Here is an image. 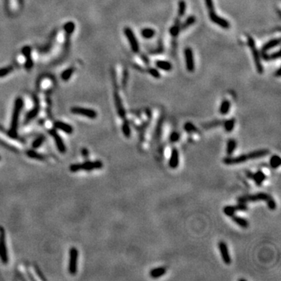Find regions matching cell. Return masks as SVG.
I'll return each instance as SVG.
<instances>
[{
	"label": "cell",
	"instance_id": "obj_1",
	"mask_svg": "<svg viewBox=\"0 0 281 281\" xmlns=\"http://www.w3.org/2000/svg\"><path fill=\"white\" fill-rule=\"evenodd\" d=\"M270 151L268 149H259L257 151H252V152L247 153V154L241 155L238 157H227L224 158L222 162L226 165H237V164H241L243 162H246L248 160L255 159H260L266 156L269 155Z\"/></svg>",
	"mask_w": 281,
	"mask_h": 281
},
{
	"label": "cell",
	"instance_id": "obj_2",
	"mask_svg": "<svg viewBox=\"0 0 281 281\" xmlns=\"http://www.w3.org/2000/svg\"><path fill=\"white\" fill-rule=\"evenodd\" d=\"M22 106H23V101H22V99H20V98H18V99H17V100H16L15 105H14V109L12 116V120H11L10 124V129H9V133H10L13 136H16V135H17L19 117H20Z\"/></svg>",
	"mask_w": 281,
	"mask_h": 281
},
{
	"label": "cell",
	"instance_id": "obj_3",
	"mask_svg": "<svg viewBox=\"0 0 281 281\" xmlns=\"http://www.w3.org/2000/svg\"><path fill=\"white\" fill-rule=\"evenodd\" d=\"M102 166H103V164L101 161L98 160L94 161V162L88 161V162L82 164H74V165L70 166V170L71 172H77L80 171V170L90 171V170L101 169Z\"/></svg>",
	"mask_w": 281,
	"mask_h": 281
},
{
	"label": "cell",
	"instance_id": "obj_4",
	"mask_svg": "<svg viewBox=\"0 0 281 281\" xmlns=\"http://www.w3.org/2000/svg\"><path fill=\"white\" fill-rule=\"evenodd\" d=\"M273 199V197L271 195H269V194L263 193V192H260V193L255 194V195H244V196H241L239 198H238V201L239 202H259V201H264L266 202V203L269 202L270 200Z\"/></svg>",
	"mask_w": 281,
	"mask_h": 281
},
{
	"label": "cell",
	"instance_id": "obj_5",
	"mask_svg": "<svg viewBox=\"0 0 281 281\" xmlns=\"http://www.w3.org/2000/svg\"><path fill=\"white\" fill-rule=\"evenodd\" d=\"M248 46L252 49V56H253V59L254 61H255L257 71H258V74H263L264 70H263V66L261 63V58H260L259 53H258V49L256 48L255 41H254V39L251 36H248Z\"/></svg>",
	"mask_w": 281,
	"mask_h": 281
},
{
	"label": "cell",
	"instance_id": "obj_6",
	"mask_svg": "<svg viewBox=\"0 0 281 281\" xmlns=\"http://www.w3.org/2000/svg\"><path fill=\"white\" fill-rule=\"evenodd\" d=\"M0 259L4 264H6L9 260L6 244V233L3 227H0Z\"/></svg>",
	"mask_w": 281,
	"mask_h": 281
},
{
	"label": "cell",
	"instance_id": "obj_7",
	"mask_svg": "<svg viewBox=\"0 0 281 281\" xmlns=\"http://www.w3.org/2000/svg\"><path fill=\"white\" fill-rule=\"evenodd\" d=\"M77 262H78V251L76 248H71L70 251V260H69L68 270L70 274L74 275L77 271Z\"/></svg>",
	"mask_w": 281,
	"mask_h": 281
},
{
	"label": "cell",
	"instance_id": "obj_8",
	"mask_svg": "<svg viewBox=\"0 0 281 281\" xmlns=\"http://www.w3.org/2000/svg\"><path fill=\"white\" fill-rule=\"evenodd\" d=\"M124 34L127 36V40H128L129 43H130L132 51L135 53H139V44H138V40H137L133 31L130 28H124Z\"/></svg>",
	"mask_w": 281,
	"mask_h": 281
},
{
	"label": "cell",
	"instance_id": "obj_9",
	"mask_svg": "<svg viewBox=\"0 0 281 281\" xmlns=\"http://www.w3.org/2000/svg\"><path fill=\"white\" fill-rule=\"evenodd\" d=\"M184 56H185L186 68L188 72L192 73L195 71V59L192 49L191 48H186L184 50Z\"/></svg>",
	"mask_w": 281,
	"mask_h": 281
},
{
	"label": "cell",
	"instance_id": "obj_10",
	"mask_svg": "<svg viewBox=\"0 0 281 281\" xmlns=\"http://www.w3.org/2000/svg\"><path fill=\"white\" fill-rule=\"evenodd\" d=\"M209 16L211 21L213 22L214 23H216V25L219 26L220 28H223V29H228V28H230V23H229L226 19L218 16L217 14L215 13V11L214 12L209 13Z\"/></svg>",
	"mask_w": 281,
	"mask_h": 281
},
{
	"label": "cell",
	"instance_id": "obj_11",
	"mask_svg": "<svg viewBox=\"0 0 281 281\" xmlns=\"http://www.w3.org/2000/svg\"><path fill=\"white\" fill-rule=\"evenodd\" d=\"M71 112L74 114L81 115V116H86V117L91 118V119H95L97 117V113L96 111L90 109L80 108V107H74L71 109Z\"/></svg>",
	"mask_w": 281,
	"mask_h": 281
},
{
	"label": "cell",
	"instance_id": "obj_12",
	"mask_svg": "<svg viewBox=\"0 0 281 281\" xmlns=\"http://www.w3.org/2000/svg\"><path fill=\"white\" fill-rule=\"evenodd\" d=\"M219 249L220 251L221 256L223 263L227 265H230L231 263V258L229 254L228 248H227V244L223 241H220L219 243Z\"/></svg>",
	"mask_w": 281,
	"mask_h": 281
},
{
	"label": "cell",
	"instance_id": "obj_13",
	"mask_svg": "<svg viewBox=\"0 0 281 281\" xmlns=\"http://www.w3.org/2000/svg\"><path fill=\"white\" fill-rule=\"evenodd\" d=\"M114 100L118 115L120 116V117L124 119V118H126V111L124 110V106H123L122 101H121L120 97L119 94L117 92L114 93Z\"/></svg>",
	"mask_w": 281,
	"mask_h": 281
},
{
	"label": "cell",
	"instance_id": "obj_14",
	"mask_svg": "<svg viewBox=\"0 0 281 281\" xmlns=\"http://www.w3.org/2000/svg\"><path fill=\"white\" fill-rule=\"evenodd\" d=\"M50 135L53 136V139H54L55 142H56V147H57L58 150L60 151L61 153H64L66 151V146L64 143V140H62L61 137L58 135L57 132L54 130H52L49 131Z\"/></svg>",
	"mask_w": 281,
	"mask_h": 281
},
{
	"label": "cell",
	"instance_id": "obj_15",
	"mask_svg": "<svg viewBox=\"0 0 281 281\" xmlns=\"http://www.w3.org/2000/svg\"><path fill=\"white\" fill-rule=\"evenodd\" d=\"M169 166L172 169L177 168V166H179V152H178V150L176 148H173L172 149Z\"/></svg>",
	"mask_w": 281,
	"mask_h": 281
},
{
	"label": "cell",
	"instance_id": "obj_16",
	"mask_svg": "<svg viewBox=\"0 0 281 281\" xmlns=\"http://www.w3.org/2000/svg\"><path fill=\"white\" fill-rule=\"evenodd\" d=\"M280 44V38H275L272 39V40L269 41L268 42H266L263 47H262L261 52L262 53H266L267 51H269L271 49L274 48V47L278 46Z\"/></svg>",
	"mask_w": 281,
	"mask_h": 281
},
{
	"label": "cell",
	"instance_id": "obj_17",
	"mask_svg": "<svg viewBox=\"0 0 281 281\" xmlns=\"http://www.w3.org/2000/svg\"><path fill=\"white\" fill-rule=\"evenodd\" d=\"M166 268L164 267V266H161V267H157L151 269L149 272V275L151 278H159V277H162L166 273Z\"/></svg>",
	"mask_w": 281,
	"mask_h": 281
},
{
	"label": "cell",
	"instance_id": "obj_18",
	"mask_svg": "<svg viewBox=\"0 0 281 281\" xmlns=\"http://www.w3.org/2000/svg\"><path fill=\"white\" fill-rule=\"evenodd\" d=\"M252 179H253V181H255V183L257 184V185L260 186L262 185L263 181L266 179V176L263 171L258 170V171H257L256 173H252Z\"/></svg>",
	"mask_w": 281,
	"mask_h": 281
},
{
	"label": "cell",
	"instance_id": "obj_19",
	"mask_svg": "<svg viewBox=\"0 0 281 281\" xmlns=\"http://www.w3.org/2000/svg\"><path fill=\"white\" fill-rule=\"evenodd\" d=\"M230 217H231L232 220H233L235 223H237L238 226H240L241 227H242V228L245 229V228H248V226H249L248 221L247 219H244V218L241 217V216H234V215H233V216H230Z\"/></svg>",
	"mask_w": 281,
	"mask_h": 281
},
{
	"label": "cell",
	"instance_id": "obj_20",
	"mask_svg": "<svg viewBox=\"0 0 281 281\" xmlns=\"http://www.w3.org/2000/svg\"><path fill=\"white\" fill-rule=\"evenodd\" d=\"M55 127L67 134H72L73 132V127L70 125L66 124V123L61 122V121H57L55 123Z\"/></svg>",
	"mask_w": 281,
	"mask_h": 281
},
{
	"label": "cell",
	"instance_id": "obj_21",
	"mask_svg": "<svg viewBox=\"0 0 281 281\" xmlns=\"http://www.w3.org/2000/svg\"><path fill=\"white\" fill-rule=\"evenodd\" d=\"M156 66L157 68L164 71H170L173 68V66L170 62L164 60H157L156 62Z\"/></svg>",
	"mask_w": 281,
	"mask_h": 281
},
{
	"label": "cell",
	"instance_id": "obj_22",
	"mask_svg": "<svg viewBox=\"0 0 281 281\" xmlns=\"http://www.w3.org/2000/svg\"><path fill=\"white\" fill-rule=\"evenodd\" d=\"M122 131H123V134H124V135L126 137V138H130V135H131V130H130V124H129V121L127 120L126 118H124V122H123Z\"/></svg>",
	"mask_w": 281,
	"mask_h": 281
},
{
	"label": "cell",
	"instance_id": "obj_23",
	"mask_svg": "<svg viewBox=\"0 0 281 281\" xmlns=\"http://www.w3.org/2000/svg\"><path fill=\"white\" fill-rule=\"evenodd\" d=\"M140 34H141L142 37L145 39H151L153 37L155 36L156 34V31L155 30L151 29V28H144V29L141 30L140 31Z\"/></svg>",
	"mask_w": 281,
	"mask_h": 281
},
{
	"label": "cell",
	"instance_id": "obj_24",
	"mask_svg": "<svg viewBox=\"0 0 281 281\" xmlns=\"http://www.w3.org/2000/svg\"><path fill=\"white\" fill-rule=\"evenodd\" d=\"M230 109V102L228 100H223L221 103L220 108H219V113L222 115H227L229 113Z\"/></svg>",
	"mask_w": 281,
	"mask_h": 281
},
{
	"label": "cell",
	"instance_id": "obj_25",
	"mask_svg": "<svg viewBox=\"0 0 281 281\" xmlns=\"http://www.w3.org/2000/svg\"><path fill=\"white\" fill-rule=\"evenodd\" d=\"M196 21V18H195V16H191L189 17L182 24H181V31H184V30L188 28L191 25H192L193 23H195Z\"/></svg>",
	"mask_w": 281,
	"mask_h": 281
},
{
	"label": "cell",
	"instance_id": "obj_26",
	"mask_svg": "<svg viewBox=\"0 0 281 281\" xmlns=\"http://www.w3.org/2000/svg\"><path fill=\"white\" fill-rule=\"evenodd\" d=\"M237 147V142L234 139H230L227 142V154L228 156H231L233 153L234 150L236 149Z\"/></svg>",
	"mask_w": 281,
	"mask_h": 281
},
{
	"label": "cell",
	"instance_id": "obj_27",
	"mask_svg": "<svg viewBox=\"0 0 281 281\" xmlns=\"http://www.w3.org/2000/svg\"><path fill=\"white\" fill-rule=\"evenodd\" d=\"M181 23H179V20H176V22H175V24L173 27H171L170 29V33L173 37L176 38V36L179 34V33L181 32Z\"/></svg>",
	"mask_w": 281,
	"mask_h": 281
},
{
	"label": "cell",
	"instance_id": "obj_28",
	"mask_svg": "<svg viewBox=\"0 0 281 281\" xmlns=\"http://www.w3.org/2000/svg\"><path fill=\"white\" fill-rule=\"evenodd\" d=\"M223 123L224 121L222 120H214L212 122L206 123V124H202V127L204 129H211L216 127H219V126H222L223 125Z\"/></svg>",
	"mask_w": 281,
	"mask_h": 281
},
{
	"label": "cell",
	"instance_id": "obj_29",
	"mask_svg": "<svg viewBox=\"0 0 281 281\" xmlns=\"http://www.w3.org/2000/svg\"><path fill=\"white\" fill-rule=\"evenodd\" d=\"M262 56H263V58L264 60H272V59H279L280 57V50L278 51L275 52V53H272L271 55H268L266 54V53H262Z\"/></svg>",
	"mask_w": 281,
	"mask_h": 281
},
{
	"label": "cell",
	"instance_id": "obj_30",
	"mask_svg": "<svg viewBox=\"0 0 281 281\" xmlns=\"http://www.w3.org/2000/svg\"><path fill=\"white\" fill-rule=\"evenodd\" d=\"M162 123H163V116H161L159 118V121L157 123V125H156V130H155V138L156 139H159L161 135V131H162Z\"/></svg>",
	"mask_w": 281,
	"mask_h": 281
},
{
	"label": "cell",
	"instance_id": "obj_31",
	"mask_svg": "<svg viewBox=\"0 0 281 281\" xmlns=\"http://www.w3.org/2000/svg\"><path fill=\"white\" fill-rule=\"evenodd\" d=\"M235 125V119L234 118H232V119L224 121L223 123V127L224 129L227 130V132H231L232 130L234 128Z\"/></svg>",
	"mask_w": 281,
	"mask_h": 281
},
{
	"label": "cell",
	"instance_id": "obj_32",
	"mask_svg": "<svg viewBox=\"0 0 281 281\" xmlns=\"http://www.w3.org/2000/svg\"><path fill=\"white\" fill-rule=\"evenodd\" d=\"M269 163H270V166L272 168H273V169L278 168V167L280 166V163H281V159H280V156H277V155H274V156H273L272 157H271Z\"/></svg>",
	"mask_w": 281,
	"mask_h": 281
},
{
	"label": "cell",
	"instance_id": "obj_33",
	"mask_svg": "<svg viewBox=\"0 0 281 281\" xmlns=\"http://www.w3.org/2000/svg\"><path fill=\"white\" fill-rule=\"evenodd\" d=\"M186 6H187V5H186L185 1L184 0H180L179 4H178V17H184L186 11Z\"/></svg>",
	"mask_w": 281,
	"mask_h": 281
},
{
	"label": "cell",
	"instance_id": "obj_34",
	"mask_svg": "<svg viewBox=\"0 0 281 281\" xmlns=\"http://www.w3.org/2000/svg\"><path fill=\"white\" fill-rule=\"evenodd\" d=\"M184 130L188 133H198L199 134V131L197 129V127L194 125L192 123L187 122L184 124Z\"/></svg>",
	"mask_w": 281,
	"mask_h": 281
},
{
	"label": "cell",
	"instance_id": "obj_35",
	"mask_svg": "<svg viewBox=\"0 0 281 281\" xmlns=\"http://www.w3.org/2000/svg\"><path fill=\"white\" fill-rule=\"evenodd\" d=\"M223 213L227 216H232L233 215H234L235 212H236V208H235V206H225L223 208Z\"/></svg>",
	"mask_w": 281,
	"mask_h": 281
},
{
	"label": "cell",
	"instance_id": "obj_36",
	"mask_svg": "<svg viewBox=\"0 0 281 281\" xmlns=\"http://www.w3.org/2000/svg\"><path fill=\"white\" fill-rule=\"evenodd\" d=\"M27 154H28V156H29L30 158H31V159H38V160H42V159H44V157L42 156V155L38 153L37 151H33V150L28 151V152H27Z\"/></svg>",
	"mask_w": 281,
	"mask_h": 281
},
{
	"label": "cell",
	"instance_id": "obj_37",
	"mask_svg": "<svg viewBox=\"0 0 281 281\" xmlns=\"http://www.w3.org/2000/svg\"><path fill=\"white\" fill-rule=\"evenodd\" d=\"M148 72L149 73L150 75H151L153 77H155V78L159 79V78H160V77H161L160 73H159V71H158V70H156V69L153 68V67H150V68H148Z\"/></svg>",
	"mask_w": 281,
	"mask_h": 281
},
{
	"label": "cell",
	"instance_id": "obj_38",
	"mask_svg": "<svg viewBox=\"0 0 281 281\" xmlns=\"http://www.w3.org/2000/svg\"><path fill=\"white\" fill-rule=\"evenodd\" d=\"M73 72H74V70H73L72 68L68 69V70L64 71V72L62 74V76H61L63 80H69V79L70 78L71 75H72Z\"/></svg>",
	"mask_w": 281,
	"mask_h": 281
},
{
	"label": "cell",
	"instance_id": "obj_39",
	"mask_svg": "<svg viewBox=\"0 0 281 281\" xmlns=\"http://www.w3.org/2000/svg\"><path fill=\"white\" fill-rule=\"evenodd\" d=\"M44 140H45V138H44L43 136H40V137H39V138H38L37 139H36L34 142H33V145H32L33 148H38V147H40L41 145H42V144L43 143Z\"/></svg>",
	"mask_w": 281,
	"mask_h": 281
},
{
	"label": "cell",
	"instance_id": "obj_40",
	"mask_svg": "<svg viewBox=\"0 0 281 281\" xmlns=\"http://www.w3.org/2000/svg\"><path fill=\"white\" fill-rule=\"evenodd\" d=\"M180 137H181V135H180V134L178 133V132L173 131V133H172L171 135H170V140L171 142H173V143H174V142H176V141H178V140H179Z\"/></svg>",
	"mask_w": 281,
	"mask_h": 281
},
{
	"label": "cell",
	"instance_id": "obj_41",
	"mask_svg": "<svg viewBox=\"0 0 281 281\" xmlns=\"http://www.w3.org/2000/svg\"><path fill=\"white\" fill-rule=\"evenodd\" d=\"M205 3L206 5V7H207L209 13L210 12H214V4H213L212 0H205Z\"/></svg>",
	"mask_w": 281,
	"mask_h": 281
},
{
	"label": "cell",
	"instance_id": "obj_42",
	"mask_svg": "<svg viewBox=\"0 0 281 281\" xmlns=\"http://www.w3.org/2000/svg\"><path fill=\"white\" fill-rule=\"evenodd\" d=\"M38 107H35L32 111H31L28 114V116H27V120H30L33 119L38 114Z\"/></svg>",
	"mask_w": 281,
	"mask_h": 281
},
{
	"label": "cell",
	"instance_id": "obj_43",
	"mask_svg": "<svg viewBox=\"0 0 281 281\" xmlns=\"http://www.w3.org/2000/svg\"><path fill=\"white\" fill-rule=\"evenodd\" d=\"M13 70V67H6V68H3L0 70V77H5V76L7 75L8 74L11 72Z\"/></svg>",
	"mask_w": 281,
	"mask_h": 281
},
{
	"label": "cell",
	"instance_id": "obj_44",
	"mask_svg": "<svg viewBox=\"0 0 281 281\" xmlns=\"http://www.w3.org/2000/svg\"><path fill=\"white\" fill-rule=\"evenodd\" d=\"M237 211H246L248 210V206L246 205V203L244 202H240V204L236 205L235 206Z\"/></svg>",
	"mask_w": 281,
	"mask_h": 281
},
{
	"label": "cell",
	"instance_id": "obj_45",
	"mask_svg": "<svg viewBox=\"0 0 281 281\" xmlns=\"http://www.w3.org/2000/svg\"><path fill=\"white\" fill-rule=\"evenodd\" d=\"M65 29L67 33H72L74 30V24L73 23H68L66 24Z\"/></svg>",
	"mask_w": 281,
	"mask_h": 281
},
{
	"label": "cell",
	"instance_id": "obj_46",
	"mask_svg": "<svg viewBox=\"0 0 281 281\" xmlns=\"http://www.w3.org/2000/svg\"><path fill=\"white\" fill-rule=\"evenodd\" d=\"M124 79H123V86H125L126 83H127V70H124Z\"/></svg>",
	"mask_w": 281,
	"mask_h": 281
},
{
	"label": "cell",
	"instance_id": "obj_47",
	"mask_svg": "<svg viewBox=\"0 0 281 281\" xmlns=\"http://www.w3.org/2000/svg\"><path fill=\"white\" fill-rule=\"evenodd\" d=\"M82 155L84 158H88V156H89V153H88V151L86 149V148H83L82 149Z\"/></svg>",
	"mask_w": 281,
	"mask_h": 281
},
{
	"label": "cell",
	"instance_id": "obj_48",
	"mask_svg": "<svg viewBox=\"0 0 281 281\" xmlns=\"http://www.w3.org/2000/svg\"><path fill=\"white\" fill-rule=\"evenodd\" d=\"M141 59H143L144 63H145V64H148V58L146 57V56H144V55H142V56H141Z\"/></svg>",
	"mask_w": 281,
	"mask_h": 281
},
{
	"label": "cell",
	"instance_id": "obj_49",
	"mask_svg": "<svg viewBox=\"0 0 281 281\" xmlns=\"http://www.w3.org/2000/svg\"><path fill=\"white\" fill-rule=\"evenodd\" d=\"M276 76H277V77H280V68H279L278 70H277V74H276Z\"/></svg>",
	"mask_w": 281,
	"mask_h": 281
},
{
	"label": "cell",
	"instance_id": "obj_50",
	"mask_svg": "<svg viewBox=\"0 0 281 281\" xmlns=\"http://www.w3.org/2000/svg\"><path fill=\"white\" fill-rule=\"evenodd\" d=\"M0 159H1V158H0Z\"/></svg>",
	"mask_w": 281,
	"mask_h": 281
}]
</instances>
